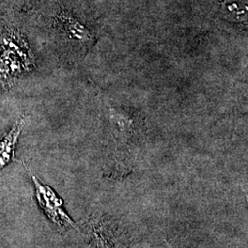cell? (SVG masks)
Instances as JSON below:
<instances>
[{
    "mask_svg": "<svg viewBox=\"0 0 248 248\" xmlns=\"http://www.w3.org/2000/svg\"><path fill=\"white\" fill-rule=\"evenodd\" d=\"M29 174L32 178L35 186L36 199L40 207L43 209L45 214L52 222L58 225L62 229L76 228L78 229L76 223L73 222L69 215L64 212L62 208V201L61 198L56 195V193L50 186L43 184L38 177L34 176L24 165Z\"/></svg>",
    "mask_w": 248,
    "mask_h": 248,
    "instance_id": "1",
    "label": "cell"
},
{
    "mask_svg": "<svg viewBox=\"0 0 248 248\" xmlns=\"http://www.w3.org/2000/svg\"><path fill=\"white\" fill-rule=\"evenodd\" d=\"M0 47L8 49L17 53L18 56L23 60L27 66L31 68L32 63V56L26 41L20 33L16 31L7 30L0 36Z\"/></svg>",
    "mask_w": 248,
    "mask_h": 248,
    "instance_id": "2",
    "label": "cell"
},
{
    "mask_svg": "<svg viewBox=\"0 0 248 248\" xmlns=\"http://www.w3.org/2000/svg\"><path fill=\"white\" fill-rule=\"evenodd\" d=\"M90 237L96 248H123V244L119 241V235L108 223L95 222L91 231Z\"/></svg>",
    "mask_w": 248,
    "mask_h": 248,
    "instance_id": "3",
    "label": "cell"
},
{
    "mask_svg": "<svg viewBox=\"0 0 248 248\" xmlns=\"http://www.w3.org/2000/svg\"><path fill=\"white\" fill-rule=\"evenodd\" d=\"M26 63L18 54L0 47V80L3 82L18 76L23 70H29Z\"/></svg>",
    "mask_w": 248,
    "mask_h": 248,
    "instance_id": "4",
    "label": "cell"
},
{
    "mask_svg": "<svg viewBox=\"0 0 248 248\" xmlns=\"http://www.w3.org/2000/svg\"><path fill=\"white\" fill-rule=\"evenodd\" d=\"M23 126L24 119L22 118L0 140V169L6 167L11 160L15 159V148Z\"/></svg>",
    "mask_w": 248,
    "mask_h": 248,
    "instance_id": "5",
    "label": "cell"
},
{
    "mask_svg": "<svg viewBox=\"0 0 248 248\" xmlns=\"http://www.w3.org/2000/svg\"><path fill=\"white\" fill-rule=\"evenodd\" d=\"M60 21H61V24H62L63 30L65 31V32L71 38H74L78 41L89 39V31L82 24H80L78 20L74 19L71 17L63 16L60 18Z\"/></svg>",
    "mask_w": 248,
    "mask_h": 248,
    "instance_id": "6",
    "label": "cell"
},
{
    "mask_svg": "<svg viewBox=\"0 0 248 248\" xmlns=\"http://www.w3.org/2000/svg\"><path fill=\"white\" fill-rule=\"evenodd\" d=\"M1 2H2V0H0V3H1Z\"/></svg>",
    "mask_w": 248,
    "mask_h": 248,
    "instance_id": "7",
    "label": "cell"
}]
</instances>
